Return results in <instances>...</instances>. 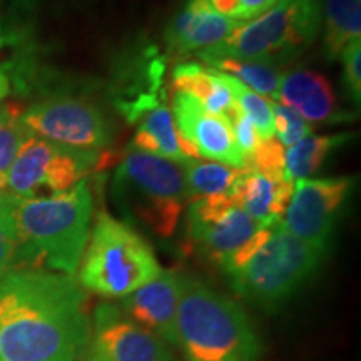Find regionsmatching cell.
Instances as JSON below:
<instances>
[{
    "instance_id": "6da1fadb",
    "label": "cell",
    "mask_w": 361,
    "mask_h": 361,
    "mask_svg": "<svg viewBox=\"0 0 361 361\" xmlns=\"http://www.w3.org/2000/svg\"><path fill=\"white\" fill-rule=\"evenodd\" d=\"M87 296L74 276L12 269L0 278V361H79Z\"/></svg>"
},
{
    "instance_id": "7a4b0ae2",
    "label": "cell",
    "mask_w": 361,
    "mask_h": 361,
    "mask_svg": "<svg viewBox=\"0 0 361 361\" xmlns=\"http://www.w3.org/2000/svg\"><path fill=\"white\" fill-rule=\"evenodd\" d=\"M7 200L17 233L19 269L74 276L89 239L92 194L82 179L69 191L49 197Z\"/></svg>"
},
{
    "instance_id": "3957f363",
    "label": "cell",
    "mask_w": 361,
    "mask_h": 361,
    "mask_svg": "<svg viewBox=\"0 0 361 361\" xmlns=\"http://www.w3.org/2000/svg\"><path fill=\"white\" fill-rule=\"evenodd\" d=\"M178 346L186 361H256L261 350L245 310L194 278H183Z\"/></svg>"
},
{
    "instance_id": "277c9868",
    "label": "cell",
    "mask_w": 361,
    "mask_h": 361,
    "mask_svg": "<svg viewBox=\"0 0 361 361\" xmlns=\"http://www.w3.org/2000/svg\"><path fill=\"white\" fill-rule=\"evenodd\" d=\"M78 269L84 290L109 300H123L162 271L146 239L106 211L97 214Z\"/></svg>"
},
{
    "instance_id": "5b68a950",
    "label": "cell",
    "mask_w": 361,
    "mask_h": 361,
    "mask_svg": "<svg viewBox=\"0 0 361 361\" xmlns=\"http://www.w3.org/2000/svg\"><path fill=\"white\" fill-rule=\"evenodd\" d=\"M114 196L126 211L161 238L173 236L189 204L180 164L129 147L114 174Z\"/></svg>"
},
{
    "instance_id": "8992f818",
    "label": "cell",
    "mask_w": 361,
    "mask_h": 361,
    "mask_svg": "<svg viewBox=\"0 0 361 361\" xmlns=\"http://www.w3.org/2000/svg\"><path fill=\"white\" fill-rule=\"evenodd\" d=\"M319 22V0H278L256 19L239 24L223 42L200 54L278 64L313 42Z\"/></svg>"
},
{
    "instance_id": "52a82bcc",
    "label": "cell",
    "mask_w": 361,
    "mask_h": 361,
    "mask_svg": "<svg viewBox=\"0 0 361 361\" xmlns=\"http://www.w3.org/2000/svg\"><path fill=\"white\" fill-rule=\"evenodd\" d=\"M324 255L322 247L301 241L278 224L247 263L228 276L239 296L273 306L295 295L313 276Z\"/></svg>"
},
{
    "instance_id": "ba28073f",
    "label": "cell",
    "mask_w": 361,
    "mask_h": 361,
    "mask_svg": "<svg viewBox=\"0 0 361 361\" xmlns=\"http://www.w3.org/2000/svg\"><path fill=\"white\" fill-rule=\"evenodd\" d=\"M278 226V224H276ZM274 226H261L231 200L192 201L186 234L194 250L231 274L264 245Z\"/></svg>"
},
{
    "instance_id": "9c48e42d",
    "label": "cell",
    "mask_w": 361,
    "mask_h": 361,
    "mask_svg": "<svg viewBox=\"0 0 361 361\" xmlns=\"http://www.w3.org/2000/svg\"><path fill=\"white\" fill-rule=\"evenodd\" d=\"M101 159L99 151L61 146L29 134L8 169L2 194L12 200L62 194L96 169Z\"/></svg>"
},
{
    "instance_id": "30bf717a",
    "label": "cell",
    "mask_w": 361,
    "mask_h": 361,
    "mask_svg": "<svg viewBox=\"0 0 361 361\" xmlns=\"http://www.w3.org/2000/svg\"><path fill=\"white\" fill-rule=\"evenodd\" d=\"M22 123L30 134L61 146L99 151L109 146L111 126L92 104L75 97H52L24 111Z\"/></svg>"
},
{
    "instance_id": "8fae6325",
    "label": "cell",
    "mask_w": 361,
    "mask_h": 361,
    "mask_svg": "<svg viewBox=\"0 0 361 361\" xmlns=\"http://www.w3.org/2000/svg\"><path fill=\"white\" fill-rule=\"evenodd\" d=\"M84 361H173L169 346L135 324L119 306L94 310Z\"/></svg>"
},
{
    "instance_id": "7c38bea8",
    "label": "cell",
    "mask_w": 361,
    "mask_h": 361,
    "mask_svg": "<svg viewBox=\"0 0 361 361\" xmlns=\"http://www.w3.org/2000/svg\"><path fill=\"white\" fill-rule=\"evenodd\" d=\"M351 186V178L296 180L283 228L301 241L326 251L340 207L348 197Z\"/></svg>"
},
{
    "instance_id": "4fadbf2b",
    "label": "cell",
    "mask_w": 361,
    "mask_h": 361,
    "mask_svg": "<svg viewBox=\"0 0 361 361\" xmlns=\"http://www.w3.org/2000/svg\"><path fill=\"white\" fill-rule=\"evenodd\" d=\"M173 117L179 135L197 157L219 162L234 169H246V157L238 147L228 119L213 114L183 90L173 97Z\"/></svg>"
},
{
    "instance_id": "5bb4252c",
    "label": "cell",
    "mask_w": 361,
    "mask_h": 361,
    "mask_svg": "<svg viewBox=\"0 0 361 361\" xmlns=\"http://www.w3.org/2000/svg\"><path fill=\"white\" fill-rule=\"evenodd\" d=\"M123 111L129 121L137 123L130 147L174 161L180 166L197 159L196 152L179 135L173 112L162 97L157 96L156 89L141 94L133 102H123Z\"/></svg>"
},
{
    "instance_id": "9a60e30c",
    "label": "cell",
    "mask_w": 361,
    "mask_h": 361,
    "mask_svg": "<svg viewBox=\"0 0 361 361\" xmlns=\"http://www.w3.org/2000/svg\"><path fill=\"white\" fill-rule=\"evenodd\" d=\"M183 276L162 269L154 279L123 298L119 308L135 324L152 333L168 346H178V310Z\"/></svg>"
},
{
    "instance_id": "2e32d148",
    "label": "cell",
    "mask_w": 361,
    "mask_h": 361,
    "mask_svg": "<svg viewBox=\"0 0 361 361\" xmlns=\"http://www.w3.org/2000/svg\"><path fill=\"white\" fill-rule=\"evenodd\" d=\"M238 25L214 11L209 0H189L166 30V42L178 54L202 52L223 42Z\"/></svg>"
},
{
    "instance_id": "e0dca14e",
    "label": "cell",
    "mask_w": 361,
    "mask_h": 361,
    "mask_svg": "<svg viewBox=\"0 0 361 361\" xmlns=\"http://www.w3.org/2000/svg\"><path fill=\"white\" fill-rule=\"evenodd\" d=\"M293 186L286 179H274L256 171L245 169L229 192V200L261 226L283 223L290 204Z\"/></svg>"
},
{
    "instance_id": "ac0fdd59",
    "label": "cell",
    "mask_w": 361,
    "mask_h": 361,
    "mask_svg": "<svg viewBox=\"0 0 361 361\" xmlns=\"http://www.w3.org/2000/svg\"><path fill=\"white\" fill-rule=\"evenodd\" d=\"M273 99L291 107L310 123H328L335 117L336 101L331 84L316 72L293 71L284 74Z\"/></svg>"
},
{
    "instance_id": "d6986e66",
    "label": "cell",
    "mask_w": 361,
    "mask_h": 361,
    "mask_svg": "<svg viewBox=\"0 0 361 361\" xmlns=\"http://www.w3.org/2000/svg\"><path fill=\"white\" fill-rule=\"evenodd\" d=\"M173 82L176 90L188 92L213 114L226 116L234 104L231 92L216 71L200 64H179L173 72Z\"/></svg>"
},
{
    "instance_id": "ffe728a7",
    "label": "cell",
    "mask_w": 361,
    "mask_h": 361,
    "mask_svg": "<svg viewBox=\"0 0 361 361\" xmlns=\"http://www.w3.org/2000/svg\"><path fill=\"white\" fill-rule=\"evenodd\" d=\"M243 171L214 161H188L183 164V173L189 202L229 200V192Z\"/></svg>"
},
{
    "instance_id": "44dd1931",
    "label": "cell",
    "mask_w": 361,
    "mask_h": 361,
    "mask_svg": "<svg viewBox=\"0 0 361 361\" xmlns=\"http://www.w3.org/2000/svg\"><path fill=\"white\" fill-rule=\"evenodd\" d=\"M200 59L206 62L211 69L231 75L246 87L255 90L259 96L274 97L281 82L283 72L278 64L256 59H233V57H214L200 54Z\"/></svg>"
},
{
    "instance_id": "7402d4cb",
    "label": "cell",
    "mask_w": 361,
    "mask_h": 361,
    "mask_svg": "<svg viewBox=\"0 0 361 361\" xmlns=\"http://www.w3.org/2000/svg\"><path fill=\"white\" fill-rule=\"evenodd\" d=\"M324 52L329 59L341 56L345 47L361 39V0H326Z\"/></svg>"
},
{
    "instance_id": "603a6c76",
    "label": "cell",
    "mask_w": 361,
    "mask_h": 361,
    "mask_svg": "<svg viewBox=\"0 0 361 361\" xmlns=\"http://www.w3.org/2000/svg\"><path fill=\"white\" fill-rule=\"evenodd\" d=\"M351 135H308L284 151V179L295 184L322 168L331 151Z\"/></svg>"
},
{
    "instance_id": "cb8c5ba5",
    "label": "cell",
    "mask_w": 361,
    "mask_h": 361,
    "mask_svg": "<svg viewBox=\"0 0 361 361\" xmlns=\"http://www.w3.org/2000/svg\"><path fill=\"white\" fill-rule=\"evenodd\" d=\"M24 111L17 102L0 104V194L6 188L7 173L17 152L30 134L22 123Z\"/></svg>"
},
{
    "instance_id": "d4e9b609",
    "label": "cell",
    "mask_w": 361,
    "mask_h": 361,
    "mask_svg": "<svg viewBox=\"0 0 361 361\" xmlns=\"http://www.w3.org/2000/svg\"><path fill=\"white\" fill-rule=\"evenodd\" d=\"M216 74L219 75V79L223 80L226 87L229 89L234 102L238 104V107L243 111V114H245L247 119L255 124L259 137L261 139L274 137L273 112H271L269 101H266L263 96H259V94H256L255 90L246 87L245 84H241L238 79L231 78V75L223 74V72H218V71H216Z\"/></svg>"
},
{
    "instance_id": "484cf974",
    "label": "cell",
    "mask_w": 361,
    "mask_h": 361,
    "mask_svg": "<svg viewBox=\"0 0 361 361\" xmlns=\"http://www.w3.org/2000/svg\"><path fill=\"white\" fill-rule=\"evenodd\" d=\"M271 104V112H273V126L274 133L278 135V141L283 146H293V144L300 142L301 139L311 135V126L308 121L293 111L291 107L284 106V104L273 101Z\"/></svg>"
},
{
    "instance_id": "4316f807",
    "label": "cell",
    "mask_w": 361,
    "mask_h": 361,
    "mask_svg": "<svg viewBox=\"0 0 361 361\" xmlns=\"http://www.w3.org/2000/svg\"><path fill=\"white\" fill-rule=\"evenodd\" d=\"M274 179H284V149L278 139H261L258 147L247 157V168Z\"/></svg>"
},
{
    "instance_id": "83f0119b",
    "label": "cell",
    "mask_w": 361,
    "mask_h": 361,
    "mask_svg": "<svg viewBox=\"0 0 361 361\" xmlns=\"http://www.w3.org/2000/svg\"><path fill=\"white\" fill-rule=\"evenodd\" d=\"M278 0H209L214 11L238 24L250 22L268 11Z\"/></svg>"
},
{
    "instance_id": "f1b7e54d",
    "label": "cell",
    "mask_w": 361,
    "mask_h": 361,
    "mask_svg": "<svg viewBox=\"0 0 361 361\" xmlns=\"http://www.w3.org/2000/svg\"><path fill=\"white\" fill-rule=\"evenodd\" d=\"M17 247H19V243H17L16 226L8 213L7 200L4 197L2 204H0V278L16 266Z\"/></svg>"
},
{
    "instance_id": "f546056e",
    "label": "cell",
    "mask_w": 361,
    "mask_h": 361,
    "mask_svg": "<svg viewBox=\"0 0 361 361\" xmlns=\"http://www.w3.org/2000/svg\"><path fill=\"white\" fill-rule=\"evenodd\" d=\"M224 117L228 119L229 126H231L234 141H236L238 147L241 149V152L245 154L246 164H247V157L256 151V147H258V144L261 141L258 130H256L255 124H252L251 121L243 114V111L239 109L236 102L233 104V107Z\"/></svg>"
},
{
    "instance_id": "4dcf8cb0",
    "label": "cell",
    "mask_w": 361,
    "mask_h": 361,
    "mask_svg": "<svg viewBox=\"0 0 361 361\" xmlns=\"http://www.w3.org/2000/svg\"><path fill=\"white\" fill-rule=\"evenodd\" d=\"M343 67H345V80L348 85L351 97L356 104L361 99V39L351 42L341 52Z\"/></svg>"
},
{
    "instance_id": "1f68e13d",
    "label": "cell",
    "mask_w": 361,
    "mask_h": 361,
    "mask_svg": "<svg viewBox=\"0 0 361 361\" xmlns=\"http://www.w3.org/2000/svg\"><path fill=\"white\" fill-rule=\"evenodd\" d=\"M11 92V79H8L7 72L0 67V101L6 99Z\"/></svg>"
},
{
    "instance_id": "d6a6232c",
    "label": "cell",
    "mask_w": 361,
    "mask_h": 361,
    "mask_svg": "<svg viewBox=\"0 0 361 361\" xmlns=\"http://www.w3.org/2000/svg\"><path fill=\"white\" fill-rule=\"evenodd\" d=\"M2 201H4V196H2V194H0V204H2Z\"/></svg>"
}]
</instances>
